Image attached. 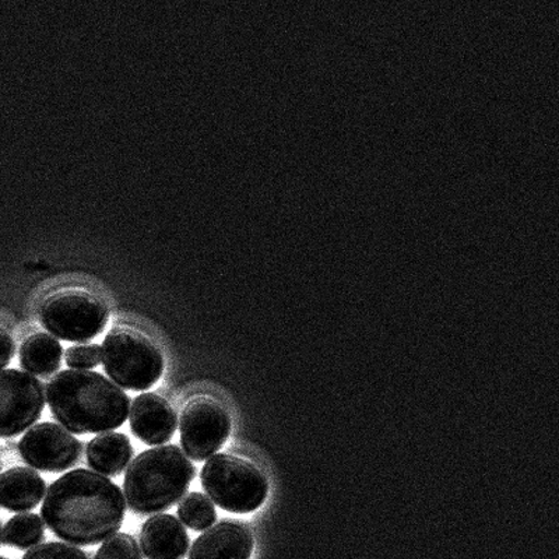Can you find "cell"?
Instances as JSON below:
<instances>
[{
    "instance_id": "obj_13",
    "label": "cell",
    "mask_w": 559,
    "mask_h": 559,
    "mask_svg": "<svg viewBox=\"0 0 559 559\" xmlns=\"http://www.w3.org/2000/svg\"><path fill=\"white\" fill-rule=\"evenodd\" d=\"M47 484L28 467H13L0 474V508L10 512L33 511L41 503Z\"/></svg>"
},
{
    "instance_id": "obj_20",
    "label": "cell",
    "mask_w": 559,
    "mask_h": 559,
    "mask_svg": "<svg viewBox=\"0 0 559 559\" xmlns=\"http://www.w3.org/2000/svg\"><path fill=\"white\" fill-rule=\"evenodd\" d=\"M23 559H88V557L69 544L48 543L34 547Z\"/></svg>"
},
{
    "instance_id": "obj_7",
    "label": "cell",
    "mask_w": 559,
    "mask_h": 559,
    "mask_svg": "<svg viewBox=\"0 0 559 559\" xmlns=\"http://www.w3.org/2000/svg\"><path fill=\"white\" fill-rule=\"evenodd\" d=\"M181 445L194 462L207 461L227 442L231 421L222 404L197 397L187 404L181 417Z\"/></svg>"
},
{
    "instance_id": "obj_6",
    "label": "cell",
    "mask_w": 559,
    "mask_h": 559,
    "mask_svg": "<svg viewBox=\"0 0 559 559\" xmlns=\"http://www.w3.org/2000/svg\"><path fill=\"white\" fill-rule=\"evenodd\" d=\"M41 322L52 336L64 342L86 343L102 334L109 313L104 304L84 292H61L45 299Z\"/></svg>"
},
{
    "instance_id": "obj_9",
    "label": "cell",
    "mask_w": 559,
    "mask_h": 559,
    "mask_svg": "<svg viewBox=\"0 0 559 559\" xmlns=\"http://www.w3.org/2000/svg\"><path fill=\"white\" fill-rule=\"evenodd\" d=\"M23 461L37 471L62 473L82 457V443L58 424L43 423L28 429L19 443Z\"/></svg>"
},
{
    "instance_id": "obj_4",
    "label": "cell",
    "mask_w": 559,
    "mask_h": 559,
    "mask_svg": "<svg viewBox=\"0 0 559 559\" xmlns=\"http://www.w3.org/2000/svg\"><path fill=\"white\" fill-rule=\"evenodd\" d=\"M207 496L224 511L251 513L262 507L269 483L254 464L233 454L219 453L209 459L201 474Z\"/></svg>"
},
{
    "instance_id": "obj_8",
    "label": "cell",
    "mask_w": 559,
    "mask_h": 559,
    "mask_svg": "<svg viewBox=\"0 0 559 559\" xmlns=\"http://www.w3.org/2000/svg\"><path fill=\"white\" fill-rule=\"evenodd\" d=\"M45 394L37 378L19 369L0 371V438H13L41 417Z\"/></svg>"
},
{
    "instance_id": "obj_21",
    "label": "cell",
    "mask_w": 559,
    "mask_h": 559,
    "mask_svg": "<svg viewBox=\"0 0 559 559\" xmlns=\"http://www.w3.org/2000/svg\"><path fill=\"white\" fill-rule=\"evenodd\" d=\"M16 353V344L10 334L0 326V371H3L12 361Z\"/></svg>"
},
{
    "instance_id": "obj_15",
    "label": "cell",
    "mask_w": 559,
    "mask_h": 559,
    "mask_svg": "<svg viewBox=\"0 0 559 559\" xmlns=\"http://www.w3.org/2000/svg\"><path fill=\"white\" fill-rule=\"evenodd\" d=\"M61 343L47 333H35L20 348V364L29 376L47 378L61 368Z\"/></svg>"
},
{
    "instance_id": "obj_1",
    "label": "cell",
    "mask_w": 559,
    "mask_h": 559,
    "mask_svg": "<svg viewBox=\"0 0 559 559\" xmlns=\"http://www.w3.org/2000/svg\"><path fill=\"white\" fill-rule=\"evenodd\" d=\"M127 503L117 484L78 468L52 484L41 515L55 536L74 546H96L122 527Z\"/></svg>"
},
{
    "instance_id": "obj_3",
    "label": "cell",
    "mask_w": 559,
    "mask_h": 559,
    "mask_svg": "<svg viewBox=\"0 0 559 559\" xmlns=\"http://www.w3.org/2000/svg\"><path fill=\"white\" fill-rule=\"evenodd\" d=\"M194 478V466L174 445L139 454L124 476L128 506L139 515L168 511L181 501Z\"/></svg>"
},
{
    "instance_id": "obj_18",
    "label": "cell",
    "mask_w": 559,
    "mask_h": 559,
    "mask_svg": "<svg viewBox=\"0 0 559 559\" xmlns=\"http://www.w3.org/2000/svg\"><path fill=\"white\" fill-rule=\"evenodd\" d=\"M94 559H143L136 540L127 533H117L105 540Z\"/></svg>"
},
{
    "instance_id": "obj_22",
    "label": "cell",
    "mask_w": 559,
    "mask_h": 559,
    "mask_svg": "<svg viewBox=\"0 0 559 559\" xmlns=\"http://www.w3.org/2000/svg\"><path fill=\"white\" fill-rule=\"evenodd\" d=\"M0 540H2V524H0Z\"/></svg>"
},
{
    "instance_id": "obj_5",
    "label": "cell",
    "mask_w": 559,
    "mask_h": 559,
    "mask_svg": "<svg viewBox=\"0 0 559 559\" xmlns=\"http://www.w3.org/2000/svg\"><path fill=\"white\" fill-rule=\"evenodd\" d=\"M105 372L117 386L142 392L154 386L164 372L159 349L144 334L118 328L103 343Z\"/></svg>"
},
{
    "instance_id": "obj_19",
    "label": "cell",
    "mask_w": 559,
    "mask_h": 559,
    "mask_svg": "<svg viewBox=\"0 0 559 559\" xmlns=\"http://www.w3.org/2000/svg\"><path fill=\"white\" fill-rule=\"evenodd\" d=\"M67 364L74 371H87V369L96 368L103 362V348L97 344H84V346H73L68 348Z\"/></svg>"
},
{
    "instance_id": "obj_12",
    "label": "cell",
    "mask_w": 559,
    "mask_h": 559,
    "mask_svg": "<svg viewBox=\"0 0 559 559\" xmlns=\"http://www.w3.org/2000/svg\"><path fill=\"white\" fill-rule=\"evenodd\" d=\"M142 550L147 559H183L189 550V536L173 515L150 518L143 524Z\"/></svg>"
},
{
    "instance_id": "obj_14",
    "label": "cell",
    "mask_w": 559,
    "mask_h": 559,
    "mask_svg": "<svg viewBox=\"0 0 559 559\" xmlns=\"http://www.w3.org/2000/svg\"><path fill=\"white\" fill-rule=\"evenodd\" d=\"M87 463L103 476L117 477L132 461L133 448L124 433H104L88 442Z\"/></svg>"
},
{
    "instance_id": "obj_2",
    "label": "cell",
    "mask_w": 559,
    "mask_h": 559,
    "mask_svg": "<svg viewBox=\"0 0 559 559\" xmlns=\"http://www.w3.org/2000/svg\"><path fill=\"white\" fill-rule=\"evenodd\" d=\"M52 416L74 436L121 428L131 413L128 394L102 373L59 372L47 388Z\"/></svg>"
},
{
    "instance_id": "obj_17",
    "label": "cell",
    "mask_w": 559,
    "mask_h": 559,
    "mask_svg": "<svg viewBox=\"0 0 559 559\" xmlns=\"http://www.w3.org/2000/svg\"><path fill=\"white\" fill-rule=\"evenodd\" d=\"M178 516L185 526L194 532L207 531L216 522L217 513L213 502L201 492H192L182 499Z\"/></svg>"
},
{
    "instance_id": "obj_16",
    "label": "cell",
    "mask_w": 559,
    "mask_h": 559,
    "mask_svg": "<svg viewBox=\"0 0 559 559\" xmlns=\"http://www.w3.org/2000/svg\"><path fill=\"white\" fill-rule=\"evenodd\" d=\"M45 527L43 519L35 513H23L7 523L3 528L2 542L7 546L29 550L44 540Z\"/></svg>"
},
{
    "instance_id": "obj_11",
    "label": "cell",
    "mask_w": 559,
    "mask_h": 559,
    "mask_svg": "<svg viewBox=\"0 0 559 559\" xmlns=\"http://www.w3.org/2000/svg\"><path fill=\"white\" fill-rule=\"evenodd\" d=\"M252 533L245 524L222 522L193 543L189 559H251Z\"/></svg>"
},
{
    "instance_id": "obj_23",
    "label": "cell",
    "mask_w": 559,
    "mask_h": 559,
    "mask_svg": "<svg viewBox=\"0 0 559 559\" xmlns=\"http://www.w3.org/2000/svg\"><path fill=\"white\" fill-rule=\"evenodd\" d=\"M0 559H8V558L0 557Z\"/></svg>"
},
{
    "instance_id": "obj_10",
    "label": "cell",
    "mask_w": 559,
    "mask_h": 559,
    "mask_svg": "<svg viewBox=\"0 0 559 559\" xmlns=\"http://www.w3.org/2000/svg\"><path fill=\"white\" fill-rule=\"evenodd\" d=\"M129 414L133 436L150 447L164 445L171 441L178 428L177 413L158 394H140L134 399Z\"/></svg>"
}]
</instances>
